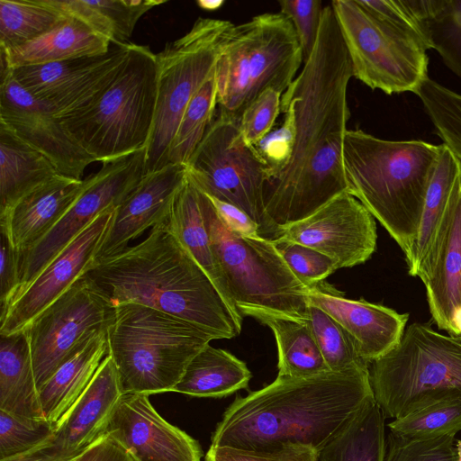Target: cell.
Wrapping results in <instances>:
<instances>
[{
    "mask_svg": "<svg viewBox=\"0 0 461 461\" xmlns=\"http://www.w3.org/2000/svg\"><path fill=\"white\" fill-rule=\"evenodd\" d=\"M352 77L334 11L325 5L313 51L282 95L281 108L294 114V142L288 163L265 186L271 240L281 227L306 218L347 191L343 143Z\"/></svg>",
    "mask_w": 461,
    "mask_h": 461,
    "instance_id": "6da1fadb",
    "label": "cell"
},
{
    "mask_svg": "<svg viewBox=\"0 0 461 461\" xmlns=\"http://www.w3.org/2000/svg\"><path fill=\"white\" fill-rule=\"evenodd\" d=\"M373 397L368 365L303 378L277 375L236 397L211 445L258 450L297 444L318 451Z\"/></svg>",
    "mask_w": 461,
    "mask_h": 461,
    "instance_id": "7a4b0ae2",
    "label": "cell"
},
{
    "mask_svg": "<svg viewBox=\"0 0 461 461\" xmlns=\"http://www.w3.org/2000/svg\"><path fill=\"white\" fill-rule=\"evenodd\" d=\"M84 276L113 307L132 303L154 308L213 339L234 338L241 330L243 317L229 305L167 221L153 227L139 244L95 260Z\"/></svg>",
    "mask_w": 461,
    "mask_h": 461,
    "instance_id": "3957f363",
    "label": "cell"
},
{
    "mask_svg": "<svg viewBox=\"0 0 461 461\" xmlns=\"http://www.w3.org/2000/svg\"><path fill=\"white\" fill-rule=\"evenodd\" d=\"M443 144L387 140L348 130L343 143L347 191L386 230L405 255L419 232L425 196Z\"/></svg>",
    "mask_w": 461,
    "mask_h": 461,
    "instance_id": "277c9868",
    "label": "cell"
},
{
    "mask_svg": "<svg viewBox=\"0 0 461 461\" xmlns=\"http://www.w3.org/2000/svg\"><path fill=\"white\" fill-rule=\"evenodd\" d=\"M106 338L123 393L149 395L172 392L189 362L213 339L180 318L132 303L113 307Z\"/></svg>",
    "mask_w": 461,
    "mask_h": 461,
    "instance_id": "5b68a950",
    "label": "cell"
},
{
    "mask_svg": "<svg viewBox=\"0 0 461 461\" xmlns=\"http://www.w3.org/2000/svg\"><path fill=\"white\" fill-rule=\"evenodd\" d=\"M157 55L131 43L121 71L93 102L59 118L95 162H113L146 149L157 104Z\"/></svg>",
    "mask_w": 461,
    "mask_h": 461,
    "instance_id": "8992f818",
    "label": "cell"
},
{
    "mask_svg": "<svg viewBox=\"0 0 461 461\" xmlns=\"http://www.w3.org/2000/svg\"><path fill=\"white\" fill-rule=\"evenodd\" d=\"M302 63L295 30L282 13H265L233 24L215 67L217 104L240 117L265 90L284 94Z\"/></svg>",
    "mask_w": 461,
    "mask_h": 461,
    "instance_id": "52a82bcc",
    "label": "cell"
},
{
    "mask_svg": "<svg viewBox=\"0 0 461 461\" xmlns=\"http://www.w3.org/2000/svg\"><path fill=\"white\" fill-rule=\"evenodd\" d=\"M375 401L397 419L442 396L461 393V336L444 335L413 322L400 342L371 363Z\"/></svg>",
    "mask_w": 461,
    "mask_h": 461,
    "instance_id": "ba28073f",
    "label": "cell"
},
{
    "mask_svg": "<svg viewBox=\"0 0 461 461\" xmlns=\"http://www.w3.org/2000/svg\"><path fill=\"white\" fill-rule=\"evenodd\" d=\"M199 196L212 252L237 310L259 307L305 320L308 287L291 271L273 241L232 232L210 198L200 190Z\"/></svg>",
    "mask_w": 461,
    "mask_h": 461,
    "instance_id": "9c48e42d",
    "label": "cell"
},
{
    "mask_svg": "<svg viewBox=\"0 0 461 461\" xmlns=\"http://www.w3.org/2000/svg\"><path fill=\"white\" fill-rule=\"evenodd\" d=\"M233 23L198 18L181 38L157 55V104L152 131L145 149V171L167 165L171 142L191 99L214 72Z\"/></svg>",
    "mask_w": 461,
    "mask_h": 461,
    "instance_id": "30bf717a",
    "label": "cell"
},
{
    "mask_svg": "<svg viewBox=\"0 0 461 461\" xmlns=\"http://www.w3.org/2000/svg\"><path fill=\"white\" fill-rule=\"evenodd\" d=\"M354 77L386 95L415 92L429 77L425 41L388 24L357 0L330 3Z\"/></svg>",
    "mask_w": 461,
    "mask_h": 461,
    "instance_id": "8fae6325",
    "label": "cell"
},
{
    "mask_svg": "<svg viewBox=\"0 0 461 461\" xmlns=\"http://www.w3.org/2000/svg\"><path fill=\"white\" fill-rule=\"evenodd\" d=\"M240 116L219 110L203 140L185 165L187 179L208 196L244 211L271 240L265 212L267 166L254 146L246 143Z\"/></svg>",
    "mask_w": 461,
    "mask_h": 461,
    "instance_id": "7c38bea8",
    "label": "cell"
},
{
    "mask_svg": "<svg viewBox=\"0 0 461 461\" xmlns=\"http://www.w3.org/2000/svg\"><path fill=\"white\" fill-rule=\"evenodd\" d=\"M113 307L83 276L24 330L38 391L95 333L106 330Z\"/></svg>",
    "mask_w": 461,
    "mask_h": 461,
    "instance_id": "4fadbf2b",
    "label": "cell"
},
{
    "mask_svg": "<svg viewBox=\"0 0 461 461\" xmlns=\"http://www.w3.org/2000/svg\"><path fill=\"white\" fill-rule=\"evenodd\" d=\"M145 174L143 149L103 163L100 170L88 176L86 188L60 221L33 247L21 253L20 285L16 293L32 282L99 214L118 206Z\"/></svg>",
    "mask_w": 461,
    "mask_h": 461,
    "instance_id": "5bb4252c",
    "label": "cell"
},
{
    "mask_svg": "<svg viewBox=\"0 0 461 461\" xmlns=\"http://www.w3.org/2000/svg\"><path fill=\"white\" fill-rule=\"evenodd\" d=\"M130 48L131 42L112 44L103 55L10 70L23 87L60 118L83 109L109 86L123 67Z\"/></svg>",
    "mask_w": 461,
    "mask_h": 461,
    "instance_id": "9a60e30c",
    "label": "cell"
},
{
    "mask_svg": "<svg viewBox=\"0 0 461 461\" xmlns=\"http://www.w3.org/2000/svg\"><path fill=\"white\" fill-rule=\"evenodd\" d=\"M117 206L99 214L1 311L0 335L24 330L79 280L96 260Z\"/></svg>",
    "mask_w": 461,
    "mask_h": 461,
    "instance_id": "2e32d148",
    "label": "cell"
},
{
    "mask_svg": "<svg viewBox=\"0 0 461 461\" xmlns=\"http://www.w3.org/2000/svg\"><path fill=\"white\" fill-rule=\"evenodd\" d=\"M296 242L333 258L338 267L365 263L376 249L373 215L345 191L306 218L281 227L273 240Z\"/></svg>",
    "mask_w": 461,
    "mask_h": 461,
    "instance_id": "e0dca14e",
    "label": "cell"
},
{
    "mask_svg": "<svg viewBox=\"0 0 461 461\" xmlns=\"http://www.w3.org/2000/svg\"><path fill=\"white\" fill-rule=\"evenodd\" d=\"M0 122L44 154L63 176L82 180L86 167L95 162L69 137L51 109L23 87L7 68H1Z\"/></svg>",
    "mask_w": 461,
    "mask_h": 461,
    "instance_id": "ac0fdd59",
    "label": "cell"
},
{
    "mask_svg": "<svg viewBox=\"0 0 461 461\" xmlns=\"http://www.w3.org/2000/svg\"><path fill=\"white\" fill-rule=\"evenodd\" d=\"M415 276L425 285L434 323L456 336L455 319L461 304V172Z\"/></svg>",
    "mask_w": 461,
    "mask_h": 461,
    "instance_id": "d6986e66",
    "label": "cell"
},
{
    "mask_svg": "<svg viewBox=\"0 0 461 461\" xmlns=\"http://www.w3.org/2000/svg\"><path fill=\"white\" fill-rule=\"evenodd\" d=\"M147 393H124L106 433L113 437L136 461H201L199 443L162 418Z\"/></svg>",
    "mask_w": 461,
    "mask_h": 461,
    "instance_id": "ffe728a7",
    "label": "cell"
},
{
    "mask_svg": "<svg viewBox=\"0 0 461 461\" xmlns=\"http://www.w3.org/2000/svg\"><path fill=\"white\" fill-rule=\"evenodd\" d=\"M307 287L308 303L324 311L344 329L358 356L367 364L383 357L400 342L408 313H399L363 299H348L341 291L324 281Z\"/></svg>",
    "mask_w": 461,
    "mask_h": 461,
    "instance_id": "44dd1931",
    "label": "cell"
},
{
    "mask_svg": "<svg viewBox=\"0 0 461 461\" xmlns=\"http://www.w3.org/2000/svg\"><path fill=\"white\" fill-rule=\"evenodd\" d=\"M185 181V167L180 164H167L145 174L116 207L96 260L117 255L147 229L167 222L175 197Z\"/></svg>",
    "mask_w": 461,
    "mask_h": 461,
    "instance_id": "7402d4cb",
    "label": "cell"
},
{
    "mask_svg": "<svg viewBox=\"0 0 461 461\" xmlns=\"http://www.w3.org/2000/svg\"><path fill=\"white\" fill-rule=\"evenodd\" d=\"M123 394L115 365L106 355L86 389L55 425L50 449L56 459L68 461L104 435Z\"/></svg>",
    "mask_w": 461,
    "mask_h": 461,
    "instance_id": "603a6c76",
    "label": "cell"
},
{
    "mask_svg": "<svg viewBox=\"0 0 461 461\" xmlns=\"http://www.w3.org/2000/svg\"><path fill=\"white\" fill-rule=\"evenodd\" d=\"M86 185L87 177L56 175L0 215L1 230L20 253L29 250L60 221Z\"/></svg>",
    "mask_w": 461,
    "mask_h": 461,
    "instance_id": "cb8c5ba5",
    "label": "cell"
},
{
    "mask_svg": "<svg viewBox=\"0 0 461 461\" xmlns=\"http://www.w3.org/2000/svg\"><path fill=\"white\" fill-rule=\"evenodd\" d=\"M112 43L81 21L66 17L55 28L20 47L0 50L1 68L14 69L103 55Z\"/></svg>",
    "mask_w": 461,
    "mask_h": 461,
    "instance_id": "d4e9b609",
    "label": "cell"
},
{
    "mask_svg": "<svg viewBox=\"0 0 461 461\" xmlns=\"http://www.w3.org/2000/svg\"><path fill=\"white\" fill-rule=\"evenodd\" d=\"M106 330L92 335L39 391L43 418L54 426L86 389L107 355Z\"/></svg>",
    "mask_w": 461,
    "mask_h": 461,
    "instance_id": "484cf974",
    "label": "cell"
},
{
    "mask_svg": "<svg viewBox=\"0 0 461 461\" xmlns=\"http://www.w3.org/2000/svg\"><path fill=\"white\" fill-rule=\"evenodd\" d=\"M239 312L273 331L278 350L277 375L303 378L330 371L303 320L259 307H240Z\"/></svg>",
    "mask_w": 461,
    "mask_h": 461,
    "instance_id": "4316f807",
    "label": "cell"
},
{
    "mask_svg": "<svg viewBox=\"0 0 461 461\" xmlns=\"http://www.w3.org/2000/svg\"><path fill=\"white\" fill-rule=\"evenodd\" d=\"M58 174L44 154L0 122V215Z\"/></svg>",
    "mask_w": 461,
    "mask_h": 461,
    "instance_id": "83f0119b",
    "label": "cell"
},
{
    "mask_svg": "<svg viewBox=\"0 0 461 461\" xmlns=\"http://www.w3.org/2000/svg\"><path fill=\"white\" fill-rule=\"evenodd\" d=\"M0 410L21 418L45 420L25 330L0 335Z\"/></svg>",
    "mask_w": 461,
    "mask_h": 461,
    "instance_id": "f1b7e54d",
    "label": "cell"
},
{
    "mask_svg": "<svg viewBox=\"0 0 461 461\" xmlns=\"http://www.w3.org/2000/svg\"><path fill=\"white\" fill-rule=\"evenodd\" d=\"M247 365L230 352L207 344L189 362L172 392L199 398H221L246 389Z\"/></svg>",
    "mask_w": 461,
    "mask_h": 461,
    "instance_id": "f546056e",
    "label": "cell"
},
{
    "mask_svg": "<svg viewBox=\"0 0 461 461\" xmlns=\"http://www.w3.org/2000/svg\"><path fill=\"white\" fill-rule=\"evenodd\" d=\"M66 17L76 18L112 44L129 43L139 20L164 0H41Z\"/></svg>",
    "mask_w": 461,
    "mask_h": 461,
    "instance_id": "4dcf8cb0",
    "label": "cell"
},
{
    "mask_svg": "<svg viewBox=\"0 0 461 461\" xmlns=\"http://www.w3.org/2000/svg\"><path fill=\"white\" fill-rule=\"evenodd\" d=\"M167 225L181 245L216 285L232 310L240 314L230 297L212 252L200 204L199 190L187 177L175 197Z\"/></svg>",
    "mask_w": 461,
    "mask_h": 461,
    "instance_id": "1f68e13d",
    "label": "cell"
},
{
    "mask_svg": "<svg viewBox=\"0 0 461 461\" xmlns=\"http://www.w3.org/2000/svg\"><path fill=\"white\" fill-rule=\"evenodd\" d=\"M384 419L375 398L367 400L317 451L316 461H384Z\"/></svg>",
    "mask_w": 461,
    "mask_h": 461,
    "instance_id": "d6a6232c",
    "label": "cell"
},
{
    "mask_svg": "<svg viewBox=\"0 0 461 461\" xmlns=\"http://www.w3.org/2000/svg\"><path fill=\"white\" fill-rule=\"evenodd\" d=\"M460 172V162L443 144L425 196L417 239L410 254L405 258L408 272L411 276H415L433 242Z\"/></svg>",
    "mask_w": 461,
    "mask_h": 461,
    "instance_id": "836d02e7",
    "label": "cell"
},
{
    "mask_svg": "<svg viewBox=\"0 0 461 461\" xmlns=\"http://www.w3.org/2000/svg\"><path fill=\"white\" fill-rule=\"evenodd\" d=\"M65 18L41 0H0V50L32 41Z\"/></svg>",
    "mask_w": 461,
    "mask_h": 461,
    "instance_id": "e575fe53",
    "label": "cell"
},
{
    "mask_svg": "<svg viewBox=\"0 0 461 461\" xmlns=\"http://www.w3.org/2000/svg\"><path fill=\"white\" fill-rule=\"evenodd\" d=\"M391 432L405 438H430L461 430V393L433 399L388 423Z\"/></svg>",
    "mask_w": 461,
    "mask_h": 461,
    "instance_id": "d590c367",
    "label": "cell"
},
{
    "mask_svg": "<svg viewBox=\"0 0 461 461\" xmlns=\"http://www.w3.org/2000/svg\"><path fill=\"white\" fill-rule=\"evenodd\" d=\"M216 105L214 70L187 105L171 142L167 164L187 163L213 120Z\"/></svg>",
    "mask_w": 461,
    "mask_h": 461,
    "instance_id": "8d00e7d4",
    "label": "cell"
},
{
    "mask_svg": "<svg viewBox=\"0 0 461 461\" xmlns=\"http://www.w3.org/2000/svg\"><path fill=\"white\" fill-rule=\"evenodd\" d=\"M422 28L429 50L461 77V0H430Z\"/></svg>",
    "mask_w": 461,
    "mask_h": 461,
    "instance_id": "74e56055",
    "label": "cell"
},
{
    "mask_svg": "<svg viewBox=\"0 0 461 461\" xmlns=\"http://www.w3.org/2000/svg\"><path fill=\"white\" fill-rule=\"evenodd\" d=\"M437 134L461 164V94L428 77L415 92Z\"/></svg>",
    "mask_w": 461,
    "mask_h": 461,
    "instance_id": "f35d334b",
    "label": "cell"
},
{
    "mask_svg": "<svg viewBox=\"0 0 461 461\" xmlns=\"http://www.w3.org/2000/svg\"><path fill=\"white\" fill-rule=\"evenodd\" d=\"M310 327L330 371H346L368 365L358 356L344 329L321 309L310 304L303 320Z\"/></svg>",
    "mask_w": 461,
    "mask_h": 461,
    "instance_id": "ab89813d",
    "label": "cell"
},
{
    "mask_svg": "<svg viewBox=\"0 0 461 461\" xmlns=\"http://www.w3.org/2000/svg\"><path fill=\"white\" fill-rule=\"evenodd\" d=\"M55 426L46 420L21 418L0 410V459L8 458L52 440Z\"/></svg>",
    "mask_w": 461,
    "mask_h": 461,
    "instance_id": "60d3db41",
    "label": "cell"
},
{
    "mask_svg": "<svg viewBox=\"0 0 461 461\" xmlns=\"http://www.w3.org/2000/svg\"><path fill=\"white\" fill-rule=\"evenodd\" d=\"M455 436L411 438L390 431L384 461H456Z\"/></svg>",
    "mask_w": 461,
    "mask_h": 461,
    "instance_id": "b9f144b4",
    "label": "cell"
},
{
    "mask_svg": "<svg viewBox=\"0 0 461 461\" xmlns=\"http://www.w3.org/2000/svg\"><path fill=\"white\" fill-rule=\"evenodd\" d=\"M272 241L291 271L306 286L323 281L339 269L333 258L317 249L288 240Z\"/></svg>",
    "mask_w": 461,
    "mask_h": 461,
    "instance_id": "7bdbcfd3",
    "label": "cell"
},
{
    "mask_svg": "<svg viewBox=\"0 0 461 461\" xmlns=\"http://www.w3.org/2000/svg\"><path fill=\"white\" fill-rule=\"evenodd\" d=\"M282 95L268 88L243 110L240 128L247 144L255 147L272 131L281 113Z\"/></svg>",
    "mask_w": 461,
    "mask_h": 461,
    "instance_id": "ee69618b",
    "label": "cell"
},
{
    "mask_svg": "<svg viewBox=\"0 0 461 461\" xmlns=\"http://www.w3.org/2000/svg\"><path fill=\"white\" fill-rule=\"evenodd\" d=\"M280 13L292 22L303 50V63L316 45L324 6L321 0H280Z\"/></svg>",
    "mask_w": 461,
    "mask_h": 461,
    "instance_id": "f6af8a7d",
    "label": "cell"
},
{
    "mask_svg": "<svg viewBox=\"0 0 461 461\" xmlns=\"http://www.w3.org/2000/svg\"><path fill=\"white\" fill-rule=\"evenodd\" d=\"M316 457L314 448L297 444L258 450L211 445L205 461H316Z\"/></svg>",
    "mask_w": 461,
    "mask_h": 461,
    "instance_id": "bcb514c9",
    "label": "cell"
},
{
    "mask_svg": "<svg viewBox=\"0 0 461 461\" xmlns=\"http://www.w3.org/2000/svg\"><path fill=\"white\" fill-rule=\"evenodd\" d=\"M21 253L12 245L7 235L1 230L0 249V301L1 311L12 300L20 285Z\"/></svg>",
    "mask_w": 461,
    "mask_h": 461,
    "instance_id": "7dc6e473",
    "label": "cell"
},
{
    "mask_svg": "<svg viewBox=\"0 0 461 461\" xmlns=\"http://www.w3.org/2000/svg\"><path fill=\"white\" fill-rule=\"evenodd\" d=\"M208 197L210 198L221 222L230 230L241 236H261L259 225L244 211L231 203L211 196Z\"/></svg>",
    "mask_w": 461,
    "mask_h": 461,
    "instance_id": "c3c4849f",
    "label": "cell"
},
{
    "mask_svg": "<svg viewBox=\"0 0 461 461\" xmlns=\"http://www.w3.org/2000/svg\"><path fill=\"white\" fill-rule=\"evenodd\" d=\"M74 461H136L130 452L105 433L78 455Z\"/></svg>",
    "mask_w": 461,
    "mask_h": 461,
    "instance_id": "681fc988",
    "label": "cell"
},
{
    "mask_svg": "<svg viewBox=\"0 0 461 461\" xmlns=\"http://www.w3.org/2000/svg\"><path fill=\"white\" fill-rule=\"evenodd\" d=\"M50 442L51 440L41 447L8 458L0 459V461H59L54 457L50 449Z\"/></svg>",
    "mask_w": 461,
    "mask_h": 461,
    "instance_id": "f907efd6",
    "label": "cell"
},
{
    "mask_svg": "<svg viewBox=\"0 0 461 461\" xmlns=\"http://www.w3.org/2000/svg\"><path fill=\"white\" fill-rule=\"evenodd\" d=\"M224 4L223 1H205V0H200L197 2V5L200 8L207 10V11H213L218 8H220Z\"/></svg>",
    "mask_w": 461,
    "mask_h": 461,
    "instance_id": "816d5d0a",
    "label": "cell"
},
{
    "mask_svg": "<svg viewBox=\"0 0 461 461\" xmlns=\"http://www.w3.org/2000/svg\"><path fill=\"white\" fill-rule=\"evenodd\" d=\"M455 329L458 336H461V304L455 319Z\"/></svg>",
    "mask_w": 461,
    "mask_h": 461,
    "instance_id": "f5cc1de1",
    "label": "cell"
},
{
    "mask_svg": "<svg viewBox=\"0 0 461 461\" xmlns=\"http://www.w3.org/2000/svg\"><path fill=\"white\" fill-rule=\"evenodd\" d=\"M456 461H461V440L456 443Z\"/></svg>",
    "mask_w": 461,
    "mask_h": 461,
    "instance_id": "db71d44e",
    "label": "cell"
},
{
    "mask_svg": "<svg viewBox=\"0 0 461 461\" xmlns=\"http://www.w3.org/2000/svg\"><path fill=\"white\" fill-rule=\"evenodd\" d=\"M74 458H75V457H74ZM74 458H72V459H70V460H68V461H72Z\"/></svg>",
    "mask_w": 461,
    "mask_h": 461,
    "instance_id": "11a10c76",
    "label": "cell"
},
{
    "mask_svg": "<svg viewBox=\"0 0 461 461\" xmlns=\"http://www.w3.org/2000/svg\"><path fill=\"white\" fill-rule=\"evenodd\" d=\"M76 457H77V456H76ZM76 457H75V458H76ZM75 458H74L72 461H74V460H75Z\"/></svg>",
    "mask_w": 461,
    "mask_h": 461,
    "instance_id": "9f6ffc18",
    "label": "cell"
}]
</instances>
